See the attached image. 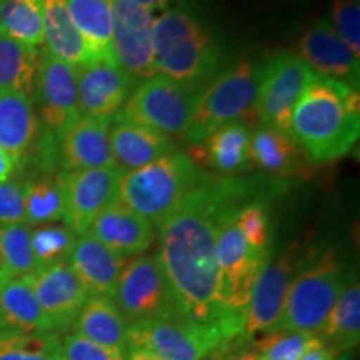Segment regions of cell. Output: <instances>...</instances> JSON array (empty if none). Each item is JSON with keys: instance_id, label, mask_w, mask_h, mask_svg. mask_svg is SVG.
I'll return each instance as SVG.
<instances>
[{"instance_id": "1", "label": "cell", "mask_w": 360, "mask_h": 360, "mask_svg": "<svg viewBox=\"0 0 360 360\" xmlns=\"http://www.w3.org/2000/svg\"><path fill=\"white\" fill-rule=\"evenodd\" d=\"M254 184L244 179H205L159 227V260L180 312L199 322L244 321L225 312L219 297L215 257L224 217L254 200ZM255 202V200H254Z\"/></svg>"}, {"instance_id": "2", "label": "cell", "mask_w": 360, "mask_h": 360, "mask_svg": "<svg viewBox=\"0 0 360 360\" xmlns=\"http://www.w3.org/2000/svg\"><path fill=\"white\" fill-rule=\"evenodd\" d=\"M289 134L315 164L347 155L360 135L359 89L314 75L292 112Z\"/></svg>"}, {"instance_id": "3", "label": "cell", "mask_w": 360, "mask_h": 360, "mask_svg": "<svg viewBox=\"0 0 360 360\" xmlns=\"http://www.w3.org/2000/svg\"><path fill=\"white\" fill-rule=\"evenodd\" d=\"M154 52L157 74L174 82L207 87L217 70V44L191 11L174 7L154 19Z\"/></svg>"}, {"instance_id": "4", "label": "cell", "mask_w": 360, "mask_h": 360, "mask_svg": "<svg viewBox=\"0 0 360 360\" xmlns=\"http://www.w3.org/2000/svg\"><path fill=\"white\" fill-rule=\"evenodd\" d=\"M244 321L199 322L182 312L134 322L129 347H141L162 360H205L220 357L242 335Z\"/></svg>"}, {"instance_id": "5", "label": "cell", "mask_w": 360, "mask_h": 360, "mask_svg": "<svg viewBox=\"0 0 360 360\" xmlns=\"http://www.w3.org/2000/svg\"><path fill=\"white\" fill-rule=\"evenodd\" d=\"M204 179L191 157L174 150L120 175L117 200L152 225H159Z\"/></svg>"}, {"instance_id": "6", "label": "cell", "mask_w": 360, "mask_h": 360, "mask_svg": "<svg viewBox=\"0 0 360 360\" xmlns=\"http://www.w3.org/2000/svg\"><path fill=\"white\" fill-rule=\"evenodd\" d=\"M345 289V274L335 252H323L294 277L276 330L321 334L328 314Z\"/></svg>"}, {"instance_id": "7", "label": "cell", "mask_w": 360, "mask_h": 360, "mask_svg": "<svg viewBox=\"0 0 360 360\" xmlns=\"http://www.w3.org/2000/svg\"><path fill=\"white\" fill-rule=\"evenodd\" d=\"M259 77L260 69L250 62H240L207 85L184 134L186 142L199 146L217 129L245 115L254 107Z\"/></svg>"}, {"instance_id": "8", "label": "cell", "mask_w": 360, "mask_h": 360, "mask_svg": "<svg viewBox=\"0 0 360 360\" xmlns=\"http://www.w3.org/2000/svg\"><path fill=\"white\" fill-rule=\"evenodd\" d=\"M202 90L157 74L130 94L117 115L167 137H184Z\"/></svg>"}, {"instance_id": "9", "label": "cell", "mask_w": 360, "mask_h": 360, "mask_svg": "<svg viewBox=\"0 0 360 360\" xmlns=\"http://www.w3.org/2000/svg\"><path fill=\"white\" fill-rule=\"evenodd\" d=\"M237 212L227 214L219 227L215 257L219 267V297L225 312L244 315L255 281L269 262V252L249 245L236 222Z\"/></svg>"}, {"instance_id": "10", "label": "cell", "mask_w": 360, "mask_h": 360, "mask_svg": "<svg viewBox=\"0 0 360 360\" xmlns=\"http://www.w3.org/2000/svg\"><path fill=\"white\" fill-rule=\"evenodd\" d=\"M112 57L135 84L155 77L154 13L132 0H110Z\"/></svg>"}, {"instance_id": "11", "label": "cell", "mask_w": 360, "mask_h": 360, "mask_svg": "<svg viewBox=\"0 0 360 360\" xmlns=\"http://www.w3.org/2000/svg\"><path fill=\"white\" fill-rule=\"evenodd\" d=\"M314 74L295 53H278L260 69L254 109L262 125L289 132L290 119Z\"/></svg>"}, {"instance_id": "12", "label": "cell", "mask_w": 360, "mask_h": 360, "mask_svg": "<svg viewBox=\"0 0 360 360\" xmlns=\"http://www.w3.org/2000/svg\"><path fill=\"white\" fill-rule=\"evenodd\" d=\"M112 300L129 326L180 312L159 255H142L124 267Z\"/></svg>"}, {"instance_id": "13", "label": "cell", "mask_w": 360, "mask_h": 360, "mask_svg": "<svg viewBox=\"0 0 360 360\" xmlns=\"http://www.w3.org/2000/svg\"><path fill=\"white\" fill-rule=\"evenodd\" d=\"M34 98L39 105V117L45 134L58 139L72 122L79 119L77 70L53 57L47 49L39 56Z\"/></svg>"}, {"instance_id": "14", "label": "cell", "mask_w": 360, "mask_h": 360, "mask_svg": "<svg viewBox=\"0 0 360 360\" xmlns=\"http://www.w3.org/2000/svg\"><path fill=\"white\" fill-rule=\"evenodd\" d=\"M304 264L302 255L297 247H292L278 257L276 262L265 264L262 272L255 281L250 302L245 307L242 337H250L276 330L285 305L289 287L294 281L297 269Z\"/></svg>"}, {"instance_id": "15", "label": "cell", "mask_w": 360, "mask_h": 360, "mask_svg": "<svg viewBox=\"0 0 360 360\" xmlns=\"http://www.w3.org/2000/svg\"><path fill=\"white\" fill-rule=\"evenodd\" d=\"M29 278L52 332L58 334L70 328L89 300V292L69 262L40 267Z\"/></svg>"}, {"instance_id": "16", "label": "cell", "mask_w": 360, "mask_h": 360, "mask_svg": "<svg viewBox=\"0 0 360 360\" xmlns=\"http://www.w3.org/2000/svg\"><path fill=\"white\" fill-rule=\"evenodd\" d=\"M120 175L122 172L117 167L65 172L67 200L64 220L72 232L77 236L89 232L94 220L117 199Z\"/></svg>"}, {"instance_id": "17", "label": "cell", "mask_w": 360, "mask_h": 360, "mask_svg": "<svg viewBox=\"0 0 360 360\" xmlns=\"http://www.w3.org/2000/svg\"><path fill=\"white\" fill-rule=\"evenodd\" d=\"M299 57L315 77L339 80L359 89L360 62L349 45L340 39L332 22L321 19L300 40Z\"/></svg>"}, {"instance_id": "18", "label": "cell", "mask_w": 360, "mask_h": 360, "mask_svg": "<svg viewBox=\"0 0 360 360\" xmlns=\"http://www.w3.org/2000/svg\"><path fill=\"white\" fill-rule=\"evenodd\" d=\"M135 84L112 60H92L77 70L79 114L112 119L122 110Z\"/></svg>"}, {"instance_id": "19", "label": "cell", "mask_w": 360, "mask_h": 360, "mask_svg": "<svg viewBox=\"0 0 360 360\" xmlns=\"http://www.w3.org/2000/svg\"><path fill=\"white\" fill-rule=\"evenodd\" d=\"M110 120L79 115L57 139L62 172L115 167L110 148Z\"/></svg>"}, {"instance_id": "20", "label": "cell", "mask_w": 360, "mask_h": 360, "mask_svg": "<svg viewBox=\"0 0 360 360\" xmlns=\"http://www.w3.org/2000/svg\"><path fill=\"white\" fill-rule=\"evenodd\" d=\"M67 262L89 292V297L114 299L117 283L125 267L124 255L85 232L77 237Z\"/></svg>"}, {"instance_id": "21", "label": "cell", "mask_w": 360, "mask_h": 360, "mask_svg": "<svg viewBox=\"0 0 360 360\" xmlns=\"http://www.w3.org/2000/svg\"><path fill=\"white\" fill-rule=\"evenodd\" d=\"M110 148L115 167L120 172H132L175 150L167 135L114 115L110 120Z\"/></svg>"}, {"instance_id": "22", "label": "cell", "mask_w": 360, "mask_h": 360, "mask_svg": "<svg viewBox=\"0 0 360 360\" xmlns=\"http://www.w3.org/2000/svg\"><path fill=\"white\" fill-rule=\"evenodd\" d=\"M89 233L117 254L127 257L142 254L152 245L154 225L115 199L94 220Z\"/></svg>"}, {"instance_id": "23", "label": "cell", "mask_w": 360, "mask_h": 360, "mask_svg": "<svg viewBox=\"0 0 360 360\" xmlns=\"http://www.w3.org/2000/svg\"><path fill=\"white\" fill-rule=\"evenodd\" d=\"M40 134L32 98L20 92H0V147L17 165H25Z\"/></svg>"}, {"instance_id": "24", "label": "cell", "mask_w": 360, "mask_h": 360, "mask_svg": "<svg viewBox=\"0 0 360 360\" xmlns=\"http://www.w3.org/2000/svg\"><path fill=\"white\" fill-rule=\"evenodd\" d=\"M250 129L236 120L215 130L199 146H192V162L210 165L219 174L245 170L250 164Z\"/></svg>"}, {"instance_id": "25", "label": "cell", "mask_w": 360, "mask_h": 360, "mask_svg": "<svg viewBox=\"0 0 360 360\" xmlns=\"http://www.w3.org/2000/svg\"><path fill=\"white\" fill-rule=\"evenodd\" d=\"M45 49L75 70L94 60L77 27L72 20L67 0H40Z\"/></svg>"}, {"instance_id": "26", "label": "cell", "mask_w": 360, "mask_h": 360, "mask_svg": "<svg viewBox=\"0 0 360 360\" xmlns=\"http://www.w3.org/2000/svg\"><path fill=\"white\" fill-rule=\"evenodd\" d=\"M72 328L74 334L127 355L129 322L109 297H89Z\"/></svg>"}, {"instance_id": "27", "label": "cell", "mask_w": 360, "mask_h": 360, "mask_svg": "<svg viewBox=\"0 0 360 360\" xmlns=\"http://www.w3.org/2000/svg\"><path fill=\"white\" fill-rule=\"evenodd\" d=\"M0 330L12 334L52 332L29 277L11 278L0 287Z\"/></svg>"}, {"instance_id": "28", "label": "cell", "mask_w": 360, "mask_h": 360, "mask_svg": "<svg viewBox=\"0 0 360 360\" xmlns=\"http://www.w3.org/2000/svg\"><path fill=\"white\" fill-rule=\"evenodd\" d=\"M70 17L94 60H112L110 0H67Z\"/></svg>"}, {"instance_id": "29", "label": "cell", "mask_w": 360, "mask_h": 360, "mask_svg": "<svg viewBox=\"0 0 360 360\" xmlns=\"http://www.w3.org/2000/svg\"><path fill=\"white\" fill-rule=\"evenodd\" d=\"M304 152L289 132L260 125L250 135V160L260 169L278 175L299 172Z\"/></svg>"}, {"instance_id": "30", "label": "cell", "mask_w": 360, "mask_h": 360, "mask_svg": "<svg viewBox=\"0 0 360 360\" xmlns=\"http://www.w3.org/2000/svg\"><path fill=\"white\" fill-rule=\"evenodd\" d=\"M25 225H47L64 219L67 186L65 172L42 174L24 182Z\"/></svg>"}, {"instance_id": "31", "label": "cell", "mask_w": 360, "mask_h": 360, "mask_svg": "<svg viewBox=\"0 0 360 360\" xmlns=\"http://www.w3.org/2000/svg\"><path fill=\"white\" fill-rule=\"evenodd\" d=\"M39 56V49L0 34V92H20L32 97Z\"/></svg>"}, {"instance_id": "32", "label": "cell", "mask_w": 360, "mask_h": 360, "mask_svg": "<svg viewBox=\"0 0 360 360\" xmlns=\"http://www.w3.org/2000/svg\"><path fill=\"white\" fill-rule=\"evenodd\" d=\"M322 334L340 352L357 347L360 340V287L352 282L342 292L328 314Z\"/></svg>"}, {"instance_id": "33", "label": "cell", "mask_w": 360, "mask_h": 360, "mask_svg": "<svg viewBox=\"0 0 360 360\" xmlns=\"http://www.w3.org/2000/svg\"><path fill=\"white\" fill-rule=\"evenodd\" d=\"M0 34L39 49L44 44L40 0H0Z\"/></svg>"}, {"instance_id": "34", "label": "cell", "mask_w": 360, "mask_h": 360, "mask_svg": "<svg viewBox=\"0 0 360 360\" xmlns=\"http://www.w3.org/2000/svg\"><path fill=\"white\" fill-rule=\"evenodd\" d=\"M0 360H64L62 340L49 334H12L0 330Z\"/></svg>"}, {"instance_id": "35", "label": "cell", "mask_w": 360, "mask_h": 360, "mask_svg": "<svg viewBox=\"0 0 360 360\" xmlns=\"http://www.w3.org/2000/svg\"><path fill=\"white\" fill-rule=\"evenodd\" d=\"M322 342L321 337L307 332L272 330L255 342L249 354L252 360H299Z\"/></svg>"}, {"instance_id": "36", "label": "cell", "mask_w": 360, "mask_h": 360, "mask_svg": "<svg viewBox=\"0 0 360 360\" xmlns=\"http://www.w3.org/2000/svg\"><path fill=\"white\" fill-rule=\"evenodd\" d=\"M29 225H4L0 227V254L6 260L11 278L29 277L37 270Z\"/></svg>"}, {"instance_id": "37", "label": "cell", "mask_w": 360, "mask_h": 360, "mask_svg": "<svg viewBox=\"0 0 360 360\" xmlns=\"http://www.w3.org/2000/svg\"><path fill=\"white\" fill-rule=\"evenodd\" d=\"M77 237V233L72 232L67 225H42L32 231L30 240L37 267L69 260Z\"/></svg>"}, {"instance_id": "38", "label": "cell", "mask_w": 360, "mask_h": 360, "mask_svg": "<svg viewBox=\"0 0 360 360\" xmlns=\"http://www.w3.org/2000/svg\"><path fill=\"white\" fill-rule=\"evenodd\" d=\"M236 222L252 249L269 252V215L262 202L242 207L236 215Z\"/></svg>"}, {"instance_id": "39", "label": "cell", "mask_w": 360, "mask_h": 360, "mask_svg": "<svg viewBox=\"0 0 360 360\" xmlns=\"http://www.w3.org/2000/svg\"><path fill=\"white\" fill-rule=\"evenodd\" d=\"M332 20L340 39L349 45L354 56L360 53V6L359 0H334Z\"/></svg>"}, {"instance_id": "40", "label": "cell", "mask_w": 360, "mask_h": 360, "mask_svg": "<svg viewBox=\"0 0 360 360\" xmlns=\"http://www.w3.org/2000/svg\"><path fill=\"white\" fill-rule=\"evenodd\" d=\"M25 224V186L19 180L0 182V227Z\"/></svg>"}, {"instance_id": "41", "label": "cell", "mask_w": 360, "mask_h": 360, "mask_svg": "<svg viewBox=\"0 0 360 360\" xmlns=\"http://www.w3.org/2000/svg\"><path fill=\"white\" fill-rule=\"evenodd\" d=\"M62 355L64 360H125L122 354L77 334H67L62 339Z\"/></svg>"}, {"instance_id": "42", "label": "cell", "mask_w": 360, "mask_h": 360, "mask_svg": "<svg viewBox=\"0 0 360 360\" xmlns=\"http://www.w3.org/2000/svg\"><path fill=\"white\" fill-rule=\"evenodd\" d=\"M340 354V350L335 349L334 345L322 342V344L310 349L309 352H305L299 360H337Z\"/></svg>"}, {"instance_id": "43", "label": "cell", "mask_w": 360, "mask_h": 360, "mask_svg": "<svg viewBox=\"0 0 360 360\" xmlns=\"http://www.w3.org/2000/svg\"><path fill=\"white\" fill-rule=\"evenodd\" d=\"M13 170H15V162L0 147V182H6V180L11 179Z\"/></svg>"}, {"instance_id": "44", "label": "cell", "mask_w": 360, "mask_h": 360, "mask_svg": "<svg viewBox=\"0 0 360 360\" xmlns=\"http://www.w3.org/2000/svg\"><path fill=\"white\" fill-rule=\"evenodd\" d=\"M125 357H127V360H162L157 357V355L141 347H129Z\"/></svg>"}, {"instance_id": "45", "label": "cell", "mask_w": 360, "mask_h": 360, "mask_svg": "<svg viewBox=\"0 0 360 360\" xmlns=\"http://www.w3.org/2000/svg\"><path fill=\"white\" fill-rule=\"evenodd\" d=\"M132 2L146 7L147 11L154 12V11H164V8H167L174 0H132Z\"/></svg>"}, {"instance_id": "46", "label": "cell", "mask_w": 360, "mask_h": 360, "mask_svg": "<svg viewBox=\"0 0 360 360\" xmlns=\"http://www.w3.org/2000/svg\"><path fill=\"white\" fill-rule=\"evenodd\" d=\"M8 281H11V274H8L6 260H4L2 254H0V287H2L4 283L8 282Z\"/></svg>"}, {"instance_id": "47", "label": "cell", "mask_w": 360, "mask_h": 360, "mask_svg": "<svg viewBox=\"0 0 360 360\" xmlns=\"http://www.w3.org/2000/svg\"><path fill=\"white\" fill-rule=\"evenodd\" d=\"M215 359H219V360H252L249 350H247V352H242V354H232V355H229V357H215Z\"/></svg>"}, {"instance_id": "48", "label": "cell", "mask_w": 360, "mask_h": 360, "mask_svg": "<svg viewBox=\"0 0 360 360\" xmlns=\"http://www.w3.org/2000/svg\"><path fill=\"white\" fill-rule=\"evenodd\" d=\"M337 360H347V357H344V359H337Z\"/></svg>"}, {"instance_id": "49", "label": "cell", "mask_w": 360, "mask_h": 360, "mask_svg": "<svg viewBox=\"0 0 360 360\" xmlns=\"http://www.w3.org/2000/svg\"><path fill=\"white\" fill-rule=\"evenodd\" d=\"M214 360H219V359H215V357H214Z\"/></svg>"}]
</instances>
